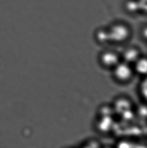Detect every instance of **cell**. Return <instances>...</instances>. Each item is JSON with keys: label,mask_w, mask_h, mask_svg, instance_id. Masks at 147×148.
<instances>
[{"label": "cell", "mask_w": 147, "mask_h": 148, "mask_svg": "<svg viewBox=\"0 0 147 148\" xmlns=\"http://www.w3.org/2000/svg\"><path fill=\"white\" fill-rule=\"evenodd\" d=\"M120 55L122 61L133 65L142 56V54L139 49L132 46L125 49Z\"/></svg>", "instance_id": "cell-4"}, {"label": "cell", "mask_w": 147, "mask_h": 148, "mask_svg": "<svg viewBox=\"0 0 147 148\" xmlns=\"http://www.w3.org/2000/svg\"><path fill=\"white\" fill-rule=\"evenodd\" d=\"M143 78L140 86V92L144 99L147 102V76Z\"/></svg>", "instance_id": "cell-6"}, {"label": "cell", "mask_w": 147, "mask_h": 148, "mask_svg": "<svg viewBox=\"0 0 147 148\" xmlns=\"http://www.w3.org/2000/svg\"><path fill=\"white\" fill-rule=\"evenodd\" d=\"M112 26L108 31L110 42L119 44L129 40L131 34L128 28L119 24H115Z\"/></svg>", "instance_id": "cell-3"}, {"label": "cell", "mask_w": 147, "mask_h": 148, "mask_svg": "<svg viewBox=\"0 0 147 148\" xmlns=\"http://www.w3.org/2000/svg\"><path fill=\"white\" fill-rule=\"evenodd\" d=\"M99 61L104 68L112 70L121 61V55L114 50H105L100 55Z\"/></svg>", "instance_id": "cell-2"}, {"label": "cell", "mask_w": 147, "mask_h": 148, "mask_svg": "<svg viewBox=\"0 0 147 148\" xmlns=\"http://www.w3.org/2000/svg\"><path fill=\"white\" fill-rule=\"evenodd\" d=\"M133 66L135 74L143 78L147 76V57L142 55Z\"/></svg>", "instance_id": "cell-5"}, {"label": "cell", "mask_w": 147, "mask_h": 148, "mask_svg": "<svg viewBox=\"0 0 147 148\" xmlns=\"http://www.w3.org/2000/svg\"><path fill=\"white\" fill-rule=\"evenodd\" d=\"M112 71L113 78L120 84L129 83L135 75L133 65L122 60Z\"/></svg>", "instance_id": "cell-1"}]
</instances>
